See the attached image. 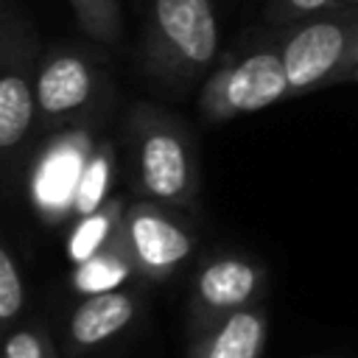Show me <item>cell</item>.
I'll return each instance as SVG.
<instances>
[{
  "label": "cell",
  "instance_id": "5bb4252c",
  "mask_svg": "<svg viewBox=\"0 0 358 358\" xmlns=\"http://www.w3.org/2000/svg\"><path fill=\"white\" fill-rule=\"evenodd\" d=\"M112 179H115V148L112 143H101L95 145L87 168H84V176L78 182V190H76V199H73V215L84 218L95 210H101L109 199V187H112Z\"/></svg>",
  "mask_w": 358,
  "mask_h": 358
},
{
  "label": "cell",
  "instance_id": "277c9868",
  "mask_svg": "<svg viewBox=\"0 0 358 358\" xmlns=\"http://www.w3.org/2000/svg\"><path fill=\"white\" fill-rule=\"evenodd\" d=\"M291 92L282 56L260 50L243 56L207 78L199 95V109L210 120H229L238 115L260 112Z\"/></svg>",
  "mask_w": 358,
  "mask_h": 358
},
{
  "label": "cell",
  "instance_id": "8992f818",
  "mask_svg": "<svg viewBox=\"0 0 358 358\" xmlns=\"http://www.w3.org/2000/svg\"><path fill=\"white\" fill-rule=\"evenodd\" d=\"M120 229L131 260H137L151 274H165L168 268L182 263L193 249L190 235L151 201L131 204L123 213Z\"/></svg>",
  "mask_w": 358,
  "mask_h": 358
},
{
  "label": "cell",
  "instance_id": "2e32d148",
  "mask_svg": "<svg viewBox=\"0 0 358 358\" xmlns=\"http://www.w3.org/2000/svg\"><path fill=\"white\" fill-rule=\"evenodd\" d=\"M22 308V280L14 266L11 252L0 249V319H14Z\"/></svg>",
  "mask_w": 358,
  "mask_h": 358
},
{
  "label": "cell",
  "instance_id": "8fae6325",
  "mask_svg": "<svg viewBox=\"0 0 358 358\" xmlns=\"http://www.w3.org/2000/svg\"><path fill=\"white\" fill-rule=\"evenodd\" d=\"M120 215H123V199H109L101 210L78 218V224L73 227V232L67 238L70 260L78 266V263L90 260L92 255H98L109 243L112 232L120 229V221H123Z\"/></svg>",
  "mask_w": 358,
  "mask_h": 358
},
{
  "label": "cell",
  "instance_id": "7a4b0ae2",
  "mask_svg": "<svg viewBox=\"0 0 358 358\" xmlns=\"http://www.w3.org/2000/svg\"><path fill=\"white\" fill-rule=\"evenodd\" d=\"M131 157H134V185L143 196L185 204L199 187V165L185 129L140 103L131 115Z\"/></svg>",
  "mask_w": 358,
  "mask_h": 358
},
{
  "label": "cell",
  "instance_id": "7c38bea8",
  "mask_svg": "<svg viewBox=\"0 0 358 358\" xmlns=\"http://www.w3.org/2000/svg\"><path fill=\"white\" fill-rule=\"evenodd\" d=\"M263 319L252 310H235L207 344L204 358H257L263 344Z\"/></svg>",
  "mask_w": 358,
  "mask_h": 358
},
{
  "label": "cell",
  "instance_id": "9c48e42d",
  "mask_svg": "<svg viewBox=\"0 0 358 358\" xmlns=\"http://www.w3.org/2000/svg\"><path fill=\"white\" fill-rule=\"evenodd\" d=\"M131 316H134V299L129 294L123 291L92 294L76 308L70 319V336L76 344L92 347L123 330L131 322Z\"/></svg>",
  "mask_w": 358,
  "mask_h": 358
},
{
  "label": "cell",
  "instance_id": "d6986e66",
  "mask_svg": "<svg viewBox=\"0 0 358 358\" xmlns=\"http://www.w3.org/2000/svg\"><path fill=\"white\" fill-rule=\"evenodd\" d=\"M344 3H347V6H358V0H344Z\"/></svg>",
  "mask_w": 358,
  "mask_h": 358
},
{
  "label": "cell",
  "instance_id": "ac0fdd59",
  "mask_svg": "<svg viewBox=\"0 0 358 358\" xmlns=\"http://www.w3.org/2000/svg\"><path fill=\"white\" fill-rule=\"evenodd\" d=\"M282 3L294 14H316V11H333L338 6H347L344 0H282Z\"/></svg>",
  "mask_w": 358,
  "mask_h": 358
},
{
  "label": "cell",
  "instance_id": "30bf717a",
  "mask_svg": "<svg viewBox=\"0 0 358 358\" xmlns=\"http://www.w3.org/2000/svg\"><path fill=\"white\" fill-rule=\"evenodd\" d=\"M257 288V271L241 257H218L207 263L196 280V294L207 308L232 310L243 305Z\"/></svg>",
  "mask_w": 358,
  "mask_h": 358
},
{
  "label": "cell",
  "instance_id": "9a60e30c",
  "mask_svg": "<svg viewBox=\"0 0 358 358\" xmlns=\"http://www.w3.org/2000/svg\"><path fill=\"white\" fill-rule=\"evenodd\" d=\"M81 22V28L103 42V45H117L123 36L120 25V0H67Z\"/></svg>",
  "mask_w": 358,
  "mask_h": 358
},
{
  "label": "cell",
  "instance_id": "3957f363",
  "mask_svg": "<svg viewBox=\"0 0 358 358\" xmlns=\"http://www.w3.org/2000/svg\"><path fill=\"white\" fill-rule=\"evenodd\" d=\"M280 56L291 92L352 76L358 67V14H327L302 25L285 39Z\"/></svg>",
  "mask_w": 358,
  "mask_h": 358
},
{
  "label": "cell",
  "instance_id": "4fadbf2b",
  "mask_svg": "<svg viewBox=\"0 0 358 358\" xmlns=\"http://www.w3.org/2000/svg\"><path fill=\"white\" fill-rule=\"evenodd\" d=\"M120 243V232H117V241L115 243H106L98 255H92L90 260L78 263L76 266V274H73V285L92 296V294H106V291H115L131 271V263L123 257V252L117 249Z\"/></svg>",
  "mask_w": 358,
  "mask_h": 358
},
{
  "label": "cell",
  "instance_id": "ffe728a7",
  "mask_svg": "<svg viewBox=\"0 0 358 358\" xmlns=\"http://www.w3.org/2000/svg\"><path fill=\"white\" fill-rule=\"evenodd\" d=\"M355 76H358V70H355Z\"/></svg>",
  "mask_w": 358,
  "mask_h": 358
},
{
  "label": "cell",
  "instance_id": "5b68a950",
  "mask_svg": "<svg viewBox=\"0 0 358 358\" xmlns=\"http://www.w3.org/2000/svg\"><path fill=\"white\" fill-rule=\"evenodd\" d=\"M92 151V137L81 129L56 134L39 151L31 171V199L42 218L62 221L73 215V199Z\"/></svg>",
  "mask_w": 358,
  "mask_h": 358
},
{
  "label": "cell",
  "instance_id": "e0dca14e",
  "mask_svg": "<svg viewBox=\"0 0 358 358\" xmlns=\"http://www.w3.org/2000/svg\"><path fill=\"white\" fill-rule=\"evenodd\" d=\"M6 358H42V341L28 330H17L6 341Z\"/></svg>",
  "mask_w": 358,
  "mask_h": 358
},
{
  "label": "cell",
  "instance_id": "6da1fadb",
  "mask_svg": "<svg viewBox=\"0 0 358 358\" xmlns=\"http://www.w3.org/2000/svg\"><path fill=\"white\" fill-rule=\"evenodd\" d=\"M218 53V25L210 0H154L143 39L151 76L173 87L201 78Z\"/></svg>",
  "mask_w": 358,
  "mask_h": 358
},
{
  "label": "cell",
  "instance_id": "ba28073f",
  "mask_svg": "<svg viewBox=\"0 0 358 358\" xmlns=\"http://www.w3.org/2000/svg\"><path fill=\"white\" fill-rule=\"evenodd\" d=\"M36 109V78H31L28 50H17L14 31L3 22V78H0V148L22 143Z\"/></svg>",
  "mask_w": 358,
  "mask_h": 358
},
{
  "label": "cell",
  "instance_id": "52a82bcc",
  "mask_svg": "<svg viewBox=\"0 0 358 358\" xmlns=\"http://www.w3.org/2000/svg\"><path fill=\"white\" fill-rule=\"evenodd\" d=\"M98 78L90 59L76 50L50 53L36 73V109L42 117H64L95 95Z\"/></svg>",
  "mask_w": 358,
  "mask_h": 358
}]
</instances>
